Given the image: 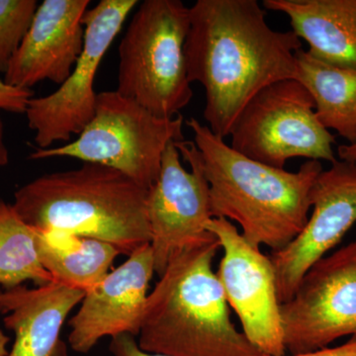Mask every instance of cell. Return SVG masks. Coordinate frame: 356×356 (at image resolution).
Here are the masks:
<instances>
[{
  "instance_id": "cell-4",
  "label": "cell",
  "mask_w": 356,
  "mask_h": 356,
  "mask_svg": "<svg viewBox=\"0 0 356 356\" xmlns=\"http://www.w3.org/2000/svg\"><path fill=\"white\" fill-rule=\"evenodd\" d=\"M147 194L119 170L83 163L23 185L13 207L36 231L96 238L129 257L151 243Z\"/></svg>"
},
{
  "instance_id": "cell-15",
  "label": "cell",
  "mask_w": 356,
  "mask_h": 356,
  "mask_svg": "<svg viewBox=\"0 0 356 356\" xmlns=\"http://www.w3.org/2000/svg\"><path fill=\"white\" fill-rule=\"evenodd\" d=\"M86 291L54 280L44 286L0 291V314L15 341L7 356H69L60 337L70 312Z\"/></svg>"
},
{
  "instance_id": "cell-2",
  "label": "cell",
  "mask_w": 356,
  "mask_h": 356,
  "mask_svg": "<svg viewBox=\"0 0 356 356\" xmlns=\"http://www.w3.org/2000/svg\"><path fill=\"white\" fill-rule=\"evenodd\" d=\"M202 159L213 218L236 222L248 243L277 252L305 228L311 192L322 163L308 161L296 172L238 153L195 118L186 122Z\"/></svg>"
},
{
  "instance_id": "cell-21",
  "label": "cell",
  "mask_w": 356,
  "mask_h": 356,
  "mask_svg": "<svg viewBox=\"0 0 356 356\" xmlns=\"http://www.w3.org/2000/svg\"><path fill=\"white\" fill-rule=\"evenodd\" d=\"M31 89L15 88L0 79V110L11 113L25 114L28 103L32 99Z\"/></svg>"
},
{
  "instance_id": "cell-26",
  "label": "cell",
  "mask_w": 356,
  "mask_h": 356,
  "mask_svg": "<svg viewBox=\"0 0 356 356\" xmlns=\"http://www.w3.org/2000/svg\"><path fill=\"white\" fill-rule=\"evenodd\" d=\"M9 341H10V339L0 330V356H7L8 355L9 351L7 350V346H8Z\"/></svg>"
},
{
  "instance_id": "cell-5",
  "label": "cell",
  "mask_w": 356,
  "mask_h": 356,
  "mask_svg": "<svg viewBox=\"0 0 356 356\" xmlns=\"http://www.w3.org/2000/svg\"><path fill=\"white\" fill-rule=\"evenodd\" d=\"M191 17L180 0H145L119 44L116 90L159 118L179 115L193 97L185 58Z\"/></svg>"
},
{
  "instance_id": "cell-10",
  "label": "cell",
  "mask_w": 356,
  "mask_h": 356,
  "mask_svg": "<svg viewBox=\"0 0 356 356\" xmlns=\"http://www.w3.org/2000/svg\"><path fill=\"white\" fill-rule=\"evenodd\" d=\"M147 218L159 277L173 255L209 234L210 188L194 142L166 147L158 180L147 194Z\"/></svg>"
},
{
  "instance_id": "cell-13",
  "label": "cell",
  "mask_w": 356,
  "mask_h": 356,
  "mask_svg": "<svg viewBox=\"0 0 356 356\" xmlns=\"http://www.w3.org/2000/svg\"><path fill=\"white\" fill-rule=\"evenodd\" d=\"M154 273L153 250L144 245L88 290L70 321L72 350L86 355L104 337H137Z\"/></svg>"
},
{
  "instance_id": "cell-22",
  "label": "cell",
  "mask_w": 356,
  "mask_h": 356,
  "mask_svg": "<svg viewBox=\"0 0 356 356\" xmlns=\"http://www.w3.org/2000/svg\"><path fill=\"white\" fill-rule=\"evenodd\" d=\"M109 350L114 356H166L140 350L135 337L129 334L113 337Z\"/></svg>"
},
{
  "instance_id": "cell-1",
  "label": "cell",
  "mask_w": 356,
  "mask_h": 356,
  "mask_svg": "<svg viewBox=\"0 0 356 356\" xmlns=\"http://www.w3.org/2000/svg\"><path fill=\"white\" fill-rule=\"evenodd\" d=\"M187 74L205 92L203 116L228 137L248 103L277 81L296 79L301 40L275 31L257 0H197L189 7Z\"/></svg>"
},
{
  "instance_id": "cell-6",
  "label": "cell",
  "mask_w": 356,
  "mask_h": 356,
  "mask_svg": "<svg viewBox=\"0 0 356 356\" xmlns=\"http://www.w3.org/2000/svg\"><path fill=\"white\" fill-rule=\"evenodd\" d=\"M184 116L159 118L117 90L97 95L95 114L76 140L36 149L30 159L72 158L119 170L149 191L170 143L184 140Z\"/></svg>"
},
{
  "instance_id": "cell-24",
  "label": "cell",
  "mask_w": 356,
  "mask_h": 356,
  "mask_svg": "<svg viewBox=\"0 0 356 356\" xmlns=\"http://www.w3.org/2000/svg\"><path fill=\"white\" fill-rule=\"evenodd\" d=\"M337 154L341 161L356 166V142L353 144L341 145L337 147Z\"/></svg>"
},
{
  "instance_id": "cell-12",
  "label": "cell",
  "mask_w": 356,
  "mask_h": 356,
  "mask_svg": "<svg viewBox=\"0 0 356 356\" xmlns=\"http://www.w3.org/2000/svg\"><path fill=\"white\" fill-rule=\"evenodd\" d=\"M312 214L291 243L269 254L280 303L291 299L304 274L343 240L356 222V166L336 161L318 175Z\"/></svg>"
},
{
  "instance_id": "cell-8",
  "label": "cell",
  "mask_w": 356,
  "mask_h": 356,
  "mask_svg": "<svg viewBox=\"0 0 356 356\" xmlns=\"http://www.w3.org/2000/svg\"><path fill=\"white\" fill-rule=\"evenodd\" d=\"M137 0H102L86 11L81 57L64 83L51 95L30 99L25 115L35 133L37 149L69 142L79 136L95 114V81L105 54L121 31Z\"/></svg>"
},
{
  "instance_id": "cell-18",
  "label": "cell",
  "mask_w": 356,
  "mask_h": 356,
  "mask_svg": "<svg viewBox=\"0 0 356 356\" xmlns=\"http://www.w3.org/2000/svg\"><path fill=\"white\" fill-rule=\"evenodd\" d=\"M296 81L309 91L318 120L348 144L356 142V70L334 67L297 51Z\"/></svg>"
},
{
  "instance_id": "cell-3",
  "label": "cell",
  "mask_w": 356,
  "mask_h": 356,
  "mask_svg": "<svg viewBox=\"0 0 356 356\" xmlns=\"http://www.w3.org/2000/svg\"><path fill=\"white\" fill-rule=\"evenodd\" d=\"M207 236L173 255L147 296L138 339L146 353L166 356H255L238 332L213 270L220 250Z\"/></svg>"
},
{
  "instance_id": "cell-19",
  "label": "cell",
  "mask_w": 356,
  "mask_h": 356,
  "mask_svg": "<svg viewBox=\"0 0 356 356\" xmlns=\"http://www.w3.org/2000/svg\"><path fill=\"white\" fill-rule=\"evenodd\" d=\"M26 281L44 286L54 278L40 261L36 231L0 201V287L13 289Z\"/></svg>"
},
{
  "instance_id": "cell-16",
  "label": "cell",
  "mask_w": 356,
  "mask_h": 356,
  "mask_svg": "<svg viewBox=\"0 0 356 356\" xmlns=\"http://www.w3.org/2000/svg\"><path fill=\"white\" fill-rule=\"evenodd\" d=\"M264 6L289 18L312 57L356 70V0H264Z\"/></svg>"
},
{
  "instance_id": "cell-11",
  "label": "cell",
  "mask_w": 356,
  "mask_h": 356,
  "mask_svg": "<svg viewBox=\"0 0 356 356\" xmlns=\"http://www.w3.org/2000/svg\"><path fill=\"white\" fill-rule=\"evenodd\" d=\"M206 229L216 236L222 250L216 273L243 334L261 355H287L270 257L261 248L248 243L229 220L212 218Z\"/></svg>"
},
{
  "instance_id": "cell-9",
  "label": "cell",
  "mask_w": 356,
  "mask_h": 356,
  "mask_svg": "<svg viewBox=\"0 0 356 356\" xmlns=\"http://www.w3.org/2000/svg\"><path fill=\"white\" fill-rule=\"evenodd\" d=\"M280 313L289 355L356 336V240L314 264Z\"/></svg>"
},
{
  "instance_id": "cell-25",
  "label": "cell",
  "mask_w": 356,
  "mask_h": 356,
  "mask_svg": "<svg viewBox=\"0 0 356 356\" xmlns=\"http://www.w3.org/2000/svg\"><path fill=\"white\" fill-rule=\"evenodd\" d=\"M9 161L8 149L4 143L3 122L0 117V166L6 165Z\"/></svg>"
},
{
  "instance_id": "cell-20",
  "label": "cell",
  "mask_w": 356,
  "mask_h": 356,
  "mask_svg": "<svg viewBox=\"0 0 356 356\" xmlns=\"http://www.w3.org/2000/svg\"><path fill=\"white\" fill-rule=\"evenodd\" d=\"M38 6L36 0H0V74L8 69Z\"/></svg>"
},
{
  "instance_id": "cell-23",
  "label": "cell",
  "mask_w": 356,
  "mask_h": 356,
  "mask_svg": "<svg viewBox=\"0 0 356 356\" xmlns=\"http://www.w3.org/2000/svg\"><path fill=\"white\" fill-rule=\"evenodd\" d=\"M255 356H270L257 355ZM281 356H356V336L351 337L350 341L341 346L334 348H324L321 350L311 351V353H301V355H284Z\"/></svg>"
},
{
  "instance_id": "cell-17",
  "label": "cell",
  "mask_w": 356,
  "mask_h": 356,
  "mask_svg": "<svg viewBox=\"0 0 356 356\" xmlns=\"http://www.w3.org/2000/svg\"><path fill=\"white\" fill-rule=\"evenodd\" d=\"M36 231V229H35ZM40 261L54 280L88 291L120 254L109 243L60 231H36Z\"/></svg>"
},
{
  "instance_id": "cell-7",
  "label": "cell",
  "mask_w": 356,
  "mask_h": 356,
  "mask_svg": "<svg viewBox=\"0 0 356 356\" xmlns=\"http://www.w3.org/2000/svg\"><path fill=\"white\" fill-rule=\"evenodd\" d=\"M229 136V146L238 153L276 168H284L294 158L337 161L334 136L318 120L313 98L296 79L277 81L259 91Z\"/></svg>"
},
{
  "instance_id": "cell-14",
  "label": "cell",
  "mask_w": 356,
  "mask_h": 356,
  "mask_svg": "<svg viewBox=\"0 0 356 356\" xmlns=\"http://www.w3.org/2000/svg\"><path fill=\"white\" fill-rule=\"evenodd\" d=\"M89 0H44L14 54L4 79L31 89L43 81L63 84L81 57Z\"/></svg>"
}]
</instances>
